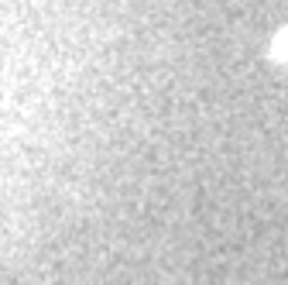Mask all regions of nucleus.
Returning <instances> with one entry per match:
<instances>
[{
  "instance_id": "obj_1",
  "label": "nucleus",
  "mask_w": 288,
  "mask_h": 285,
  "mask_svg": "<svg viewBox=\"0 0 288 285\" xmlns=\"http://www.w3.org/2000/svg\"><path fill=\"white\" fill-rule=\"evenodd\" d=\"M275 55L278 58H288V28L275 38Z\"/></svg>"
}]
</instances>
